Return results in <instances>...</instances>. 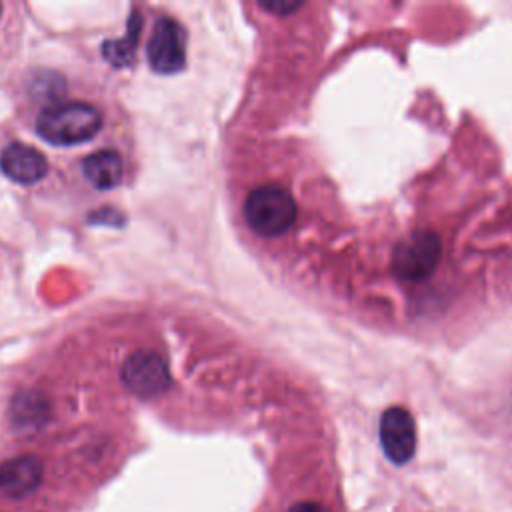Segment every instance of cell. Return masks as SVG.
Wrapping results in <instances>:
<instances>
[{
	"label": "cell",
	"mask_w": 512,
	"mask_h": 512,
	"mask_svg": "<svg viewBox=\"0 0 512 512\" xmlns=\"http://www.w3.org/2000/svg\"><path fill=\"white\" fill-rule=\"evenodd\" d=\"M102 126V114L88 102H58L36 118V132L50 144L72 146L90 140Z\"/></svg>",
	"instance_id": "cell-1"
},
{
	"label": "cell",
	"mask_w": 512,
	"mask_h": 512,
	"mask_svg": "<svg viewBox=\"0 0 512 512\" xmlns=\"http://www.w3.org/2000/svg\"><path fill=\"white\" fill-rule=\"evenodd\" d=\"M296 214V200L278 184L258 186L244 198V220L252 232L264 238H276L290 230Z\"/></svg>",
	"instance_id": "cell-2"
},
{
	"label": "cell",
	"mask_w": 512,
	"mask_h": 512,
	"mask_svg": "<svg viewBox=\"0 0 512 512\" xmlns=\"http://www.w3.org/2000/svg\"><path fill=\"white\" fill-rule=\"evenodd\" d=\"M442 254L440 238L432 232H414L392 252V272L404 282H422L428 278Z\"/></svg>",
	"instance_id": "cell-3"
},
{
	"label": "cell",
	"mask_w": 512,
	"mask_h": 512,
	"mask_svg": "<svg viewBox=\"0 0 512 512\" xmlns=\"http://www.w3.org/2000/svg\"><path fill=\"white\" fill-rule=\"evenodd\" d=\"M124 386L138 398H156L170 386V370L166 360L154 350L132 352L122 366Z\"/></svg>",
	"instance_id": "cell-4"
},
{
	"label": "cell",
	"mask_w": 512,
	"mask_h": 512,
	"mask_svg": "<svg viewBox=\"0 0 512 512\" xmlns=\"http://www.w3.org/2000/svg\"><path fill=\"white\" fill-rule=\"evenodd\" d=\"M380 446L386 458L398 466L406 464L416 450V424L412 414L402 406L384 410L378 426Z\"/></svg>",
	"instance_id": "cell-5"
},
{
	"label": "cell",
	"mask_w": 512,
	"mask_h": 512,
	"mask_svg": "<svg viewBox=\"0 0 512 512\" xmlns=\"http://www.w3.org/2000/svg\"><path fill=\"white\" fill-rule=\"evenodd\" d=\"M148 62L160 74H174L184 66V32L180 24L168 16L156 20L148 40Z\"/></svg>",
	"instance_id": "cell-6"
},
{
	"label": "cell",
	"mask_w": 512,
	"mask_h": 512,
	"mask_svg": "<svg viewBox=\"0 0 512 512\" xmlns=\"http://www.w3.org/2000/svg\"><path fill=\"white\" fill-rule=\"evenodd\" d=\"M44 476L40 458L32 454L14 456L0 464V492L10 498H24L32 494Z\"/></svg>",
	"instance_id": "cell-7"
},
{
	"label": "cell",
	"mask_w": 512,
	"mask_h": 512,
	"mask_svg": "<svg viewBox=\"0 0 512 512\" xmlns=\"http://www.w3.org/2000/svg\"><path fill=\"white\" fill-rule=\"evenodd\" d=\"M0 170L18 184H32L46 176L48 162L36 148L12 142L0 154Z\"/></svg>",
	"instance_id": "cell-8"
},
{
	"label": "cell",
	"mask_w": 512,
	"mask_h": 512,
	"mask_svg": "<svg viewBox=\"0 0 512 512\" xmlns=\"http://www.w3.org/2000/svg\"><path fill=\"white\" fill-rule=\"evenodd\" d=\"M82 172L86 180L98 190H110L120 184L124 176V162L116 150H98L84 158Z\"/></svg>",
	"instance_id": "cell-9"
},
{
	"label": "cell",
	"mask_w": 512,
	"mask_h": 512,
	"mask_svg": "<svg viewBox=\"0 0 512 512\" xmlns=\"http://www.w3.org/2000/svg\"><path fill=\"white\" fill-rule=\"evenodd\" d=\"M10 418H12V424L16 428H22V430H36L38 426H42L48 418V404L46 400L34 392V390H28V392H22L14 398L12 402V408H10Z\"/></svg>",
	"instance_id": "cell-10"
},
{
	"label": "cell",
	"mask_w": 512,
	"mask_h": 512,
	"mask_svg": "<svg viewBox=\"0 0 512 512\" xmlns=\"http://www.w3.org/2000/svg\"><path fill=\"white\" fill-rule=\"evenodd\" d=\"M140 30H142V20L140 16L134 12L132 18L128 20V30L122 38L116 40H108L102 46V54L104 58L112 64V66H128L134 60L136 54V46H138V38H140Z\"/></svg>",
	"instance_id": "cell-11"
},
{
	"label": "cell",
	"mask_w": 512,
	"mask_h": 512,
	"mask_svg": "<svg viewBox=\"0 0 512 512\" xmlns=\"http://www.w3.org/2000/svg\"><path fill=\"white\" fill-rule=\"evenodd\" d=\"M260 8L274 12V14H284V12H296L302 8V4H260Z\"/></svg>",
	"instance_id": "cell-12"
},
{
	"label": "cell",
	"mask_w": 512,
	"mask_h": 512,
	"mask_svg": "<svg viewBox=\"0 0 512 512\" xmlns=\"http://www.w3.org/2000/svg\"><path fill=\"white\" fill-rule=\"evenodd\" d=\"M288 512H330V510L318 502H300V504H294Z\"/></svg>",
	"instance_id": "cell-13"
},
{
	"label": "cell",
	"mask_w": 512,
	"mask_h": 512,
	"mask_svg": "<svg viewBox=\"0 0 512 512\" xmlns=\"http://www.w3.org/2000/svg\"><path fill=\"white\" fill-rule=\"evenodd\" d=\"M0 12H2V4H0Z\"/></svg>",
	"instance_id": "cell-14"
}]
</instances>
